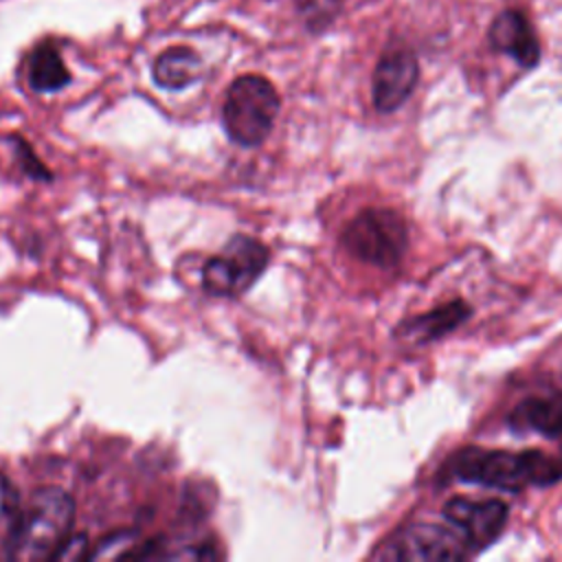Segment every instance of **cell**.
I'll return each mask as SVG.
<instances>
[{
  "mask_svg": "<svg viewBox=\"0 0 562 562\" xmlns=\"http://www.w3.org/2000/svg\"><path fill=\"white\" fill-rule=\"evenodd\" d=\"M20 516V494L18 487L0 472V538L9 536Z\"/></svg>",
  "mask_w": 562,
  "mask_h": 562,
  "instance_id": "obj_14",
  "label": "cell"
},
{
  "mask_svg": "<svg viewBox=\"0 0 562 562\" xmlns=\"http://www.w3.org/2000/svg\"><path fill=\"white\" fill-rule=\"evenodd\" d=\"M419 81V64L411 48L393 46L382 53L373 70V105L378 112H395L406 103Z\"/></svg>",
  "mask_w": 562,
  "mask_h": 562,
  "instance_id": "obj_8",
  "label": "cell"
},
{
  "mask_svg": "<svg viewBox=\"0 0 562 562\" xmlns=\"http://www.w3.org/2000/svg\"><path fill=\"white\" fill-rule=\"evenodd\" d=\"M507 426L518 432H536L547 439L562 437V384L520 400L507 415Z\"/></svg>",
  "mask_w": 562,
  "mask_h": 562,
  "instance_id": "obj_9",
  "label": "cell"
},
{
  "mask_svg": "<svg viewBox=\"0 0 562 562\" xmlns=\"http://www.w3.org/2000/svg\"><path fill=\"white\" fill-rule=\"evenodd\" d=\"M88 536L86 533H68V538L57 547L50 560H79L88 558Z\"/></svg>",
  "mask_w": 562,
  "mask_h": 562,
  "instance_id": "obj_15",
  "label": "cell"
},
{
  "mask_svg": "<svg viewBox=\"0 0 562 562\" xmlns=\"http://www.w3.org/2000/svg\"><path fill=\"white\" fill-rule=\"evenodd\" d=\"M382 560H419V562H454L472 555L465 538L450 527L422 522L397 529L373 553Z\"/></svg>",
  "mask_w": 562,
  "mask_h": 562,
  "instance_id": "obj_6",
  "label": "cell"
},
{
  "mask_svg": "<svg viewBox=\"0 0 562 562\" xmlns=\"http://www.w3.org/2000/svg\"><path fill=\"white\" fill-rule=\"evenodd\" d=\"M151 75L160 88L182 90L200 79L202 57L189 46H171L156 57Z\"/></svg>",
  "mask_w": 562,
  "mask_h": 562,
  "instance_id": "obj_12",
  "label": "cell"
},
{
  "mask_svg": "<svg viewBox=\"0 0 562 562\" xmlns=\"http://www.w3.org/2000/svg\"><path fill=\"white\" fill-rule=\"evenodd\" d=\"M72 520L75 501L66 490L55 485L35 490L7 536V555L18 562L53 558L68 538Z\"/></svg>",
  "mask_w": 562,
  "mask_h": 562,
  "instance_id": "obj_2",
  "label": "cell"
},
{
  "mask_svg": "<svg viewBox=\"0 0 562 562\" xmlns=\"http://www.w3.org/2000/svg\"><path fill=\"white\" fill-rule=\"evenodd\" d=\"M443 518L465 538L472 553L494 544L505 531L509 509L501 498L474 501L468 496H452L443 503Z\"/></svg>",
  "mask_w": 562,
  "mask_h": 562,
  "instance_id": "obj_7",
  "label": "cell"
},
{
  "mask_svg": "<svg viewBox=\"0 0 562 562\" xmlns=\"http://www.w3.org/2000/svg\"><path fill=\"white\" fill-rule=\"evenodd\" d=\"M279 105V94L266 77L241 75L228 86L222 103L224 130L233 143L257 147L272 132Z\"/></svg>",
  "mask_w": 562,
  "mask_h": 562,
  "instance_id": "obj_3",
  "label": "cell"
},
{
  "mask_svg": "<svg viewBox=\"0 0 562 562\" xmlns=\"http://www.w3.org/2000/svg\"><path fill=\"white\" fill-rule=\"evenodd\" d=\"M268 248L250 235H233L222 252L202 266V288L213 296H239L266 270Z\"/></svg>",
  "mask_w": 562,
  "mask_h": 562,
  "instance_id": "obj_5",
  "label": "cell"
},
{
  "mask_svg": "<svg viewBox=\"0 0 562 562\" xmlns=\"http://www.w3.org/2000/svg\"><path fill=\"white\" fill-rule=\"evenodd\" d=\"M487 37L494 50L509 55L518 66L522 68H533L540 61V42L536 37L533 26L529 24V20L516 11V9H505L501 11L490 29H487Z\"/></svg>",
  "mask_w": 562,
  "mask_h": 562,
  "instance_id": "obj_10",
  "label": "cell"
},
{
  "mask_svg": "<svg viewBox=\"0 0 562 562\" xmlns=\"http://www.w3.org/2000/svg\"><path fill=\"white\" fill-rule=\"evenodd\" d=\"M26 79L35 92H57L70 81V72L50 44H40L26 61Z\"/></svg>",
  "mask_w": 562,
  "mask_h": 562,
  "instance_id": "obj_13",
  "label": "cell"
},
{
  "mask_svg": "<svg viewBox=\"0 0 562 562\" xmlns=\"http://www.w3.org/2000/svg\"><path fill=\"white\" fill-rule=\"evenodd\" d=\"M470 314H472V307L465 301L454 299V301H448L430 312H424L408 321H402L395 327V338L408 340L413 345H426V342L439 340L446 334L461 327L470 318Z\"/></svg>",
  "mask_w": 562,
  "mask_h": 562,
  "instance_id": "obj_11",
  "label": "cell"
},
{
  "mask_svg": "<svg viewBox=\"0 0 562 562\" xmlns=\"http://www.w3.org/2000/svg\"><path fill=\"white\" fill-rule=\"evenodd\" d=\"M439 481H461L481 487L520 492L529 485L547 487L562 479V454L553 457L542 450H498L465 446L454 450L439 468Z\"/></svg>",
  "mask_w": 562,
  "mask_h": 562,
  "instance_id": "obj_1",
  "label": "cell"
},
{
  "mask_svg": "<svg viewBox=\"0 0 562 562\" xmlns=\"http://www.w3.org/2000/svg\"><path fill=\"white\" fill-rule=\"evenodd\" d=\"M340 241L356 259L378 268H393L406 252L408 224L395 209H362L347 222Z\"/></svg>",
  "mask_w": 562,
  "mask_h": 562,
  "instance_id": "obj_4",
  "label": "cell"
}]
</instances>
